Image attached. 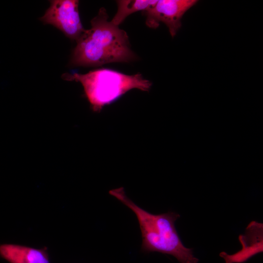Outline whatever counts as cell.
Returning <instances> with one entry per match:
<instances>
[{
	"instance_id": "obj_1",
	"label": "cell",
	"mask_w": 263,
	"mask_h": 263,
	"mask_svg": "<svg viewBox=\"0 0 263 263\" xmlns=\"http://www.w3.org/2000/svg\"><path fill=\"white\" fill-rule=\"evenodd\" d=\"M105 8L91 20V27L76 41L69 62L73 67H98L134 60L127 33L108 20Z\"/></svg>"
},
{
	"instance_id": "obj_5",
	"label": "cell",
	"mask_w": 263,
	"mask_h": 263,
	"mask_svg": "<svg viewBox=\"0 0 263 263\" xmlns=\"http://www.w3.org/2000/svg\"><path fill=\"white\" fill-rule=\"evenodd\" d=\"M195 0H160L145 11L146 24L150 28H157L160 22L168 28L173 38L181 26V19L184 14L194 5Z\"/></svg>"
},
{
	"instance_id": "obj_8",
	"label": "cell",
	"mask_w": 263,
	"mask_h": 263,
	"mask_svg": "<svg viewBox=\"0 0 263 263\" xmlns=\"http://www.w3.org/2000/svg\"><path fill=\"white\" fill-rule=\"evenodd\" d=\"M157 0H117V10L111 21L119 26L129 15L139 11H146L153 6Z\"/></svg>"
},
{
	"instance_id": "obj_2",
	"label": "cell",
	"mask_w": 263,
	"mask_h": 263,
	"mask_svg": "<svg viewBox=\"0 0 263 263\" xmlns=\"http://www.w3.org/2000/svg\"><path fill=\"white\" fill-rule=\"evenodd\" d=\"M109 193L136 215L141 232V250L143 252L170 255L180 263L198 262L192 249L184 246L175 228V223L180 217V214L171 211L159 214L150 213L128 197L123 188L111 190Z\"/></svg>"
},
{
	"instance_id": "obj_6",
	"label": "cell",
	"mask_w": 263,
	"mask_h": 263,
	"mask_svg": "<svg viewBox=\"0 0 263 263\" xmlns=\"http://www.w3.org/2000/svg\"><path fill=\"white\" fill-rule=\"evenodd\" d=\"M0 257L9 263H51L46 247L37 249L16 244H1Z\"/></svg>"
},
{
	"instance_id": "obj_3",
	"label": "cell",
	"mask_w": 263,
	"mask_h": 263,
	"mask_svg": "<svg viewBox=\"0 0 263 263\" xmlns=\"http://www.w3.org/2000/svg\"><path fill=\"white\" fill-rule=\"evenodd\" d=\"M62 78L81 84L94 112H100L105 106L115 101L132 89L148 92L152 85L139 73L128 75L105 68L93 70L84 74L65 73Z\"/></svg>"
},
{
	"instance_id": "obj_4",
	"label": "cell",
	"mask_w": 263,
	"mask_h": 263,
	"mask_svg": "<svg viewBox=\"0 0 263 263\" xmlns=\"http://www.w3.org/2000/svg\"><path fill=\"white\" fill-rule=\"evenodd\" d=\"M50 5L39 20L61 31L71 40L79 39L85 32L78 11L76 0H50Z\"/></svg>"
},
{
	"instance_id": "obj_7",
	"label": "cell",
	"mask_w": 263,
	"mask_h": 263,
	"mask_svg": "<svg viewBox=\"0 0 263 263\" xmlns=\"http://www.w3.org/2000/svg\"><path fill=\"white\" fill-rule=\"evenodd\" d=\"M255 221H252L250 223L252 228L248 225L246 232L244 235H240L239 240L242 244V249L238 253L233 255H229L225 252H221L220 256L225 260L226 263H242L246 261L252 256L263 252V230L258 232L254 238L253 231Z\"/></svg>"
}]
</instances>
